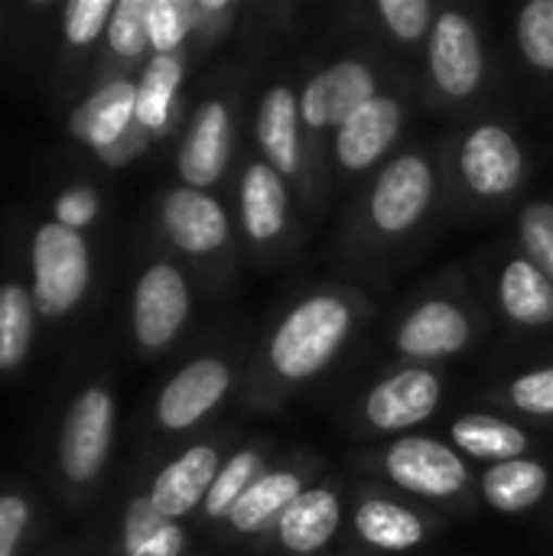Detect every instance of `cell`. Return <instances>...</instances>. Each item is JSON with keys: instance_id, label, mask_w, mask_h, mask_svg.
Segmentation results:
<instances>
[{"instance_id": "31", "label": "cell", "mask_w": 553, "mask_h": 556, "mask_svg": "<svg viewBox=\"0 0 553 556\" xmlns=\"http://www.w3.org/2000/svg\"><path fill=\"white\" fill-rule=\"evenodd\" d=\"M257 469H261L257 453H238V456L218 472V479H215V485H212V492H209V498H205V511H209L212 518L228 515V511L235 508V502L254 485L251 479H254Z\"/></svg>"}, {"instance_id": "30", "label": "cell", "mask_w": 553, "mask_h": 556, "mask_svg": "<svg viewBox=\"0 0 553 556\" xmlns=\"http://www.w3.org/2000/svg\"><path fill=\"white\" fill-rule=\"evenodd\" d=\"M192 26V7L183 0H147V36L160 52H173Z\"/></svg>"}, {"instance_id": "8", "label": "cell", "mask_w": 553, "mask_h": 556, "mask_svg": "<svg viewBox=\"0 0 553 556\" xmlns=\"http://www.w3.org/2000/svg\"><path fill=\"white\" fill-rule=\"evenodd\" d=\"M430 68L437 85L453 98H466L479 88L482 46L476 26L463 13H443L437 20L430 42Z\"/></svg>"}, {"instance_id": "6", "label": "cell", "mask_w": 553, "mask_h": 556, "mask_svg": "<svg viewBox=\"0 0 553 556\" xmlns=\"http://www.w3.org/2000/svg\"><path fill=\"white\" fill-rule=\"evenodd\" d=\"M433 195V173L420 156H398L378 179L372 218L381 231L398 235L420 222Z\"/></svg>"}, {"instance_id": "28", "label": "cell", "mask_w": 553, "mask_h": 556, "mask_svg": "<svg viewBox=\"0 0 553 556\" xmlns=\"http://www.w3.org/2000/svg\"><path fill=\"white\" fill-rule=\"evenodd\" d=\"M33 339V300L23 287H0V368H16Z\"/></svg>"}, {"instance_id": "32", "label": "cell", "mask_w": 553, "mask_h": 556, "mask_svg": "<svg viewBox=\"0 0 553 556\" xmlns=\"http://www.w3.org/2000/svg\"><path fill=\"white\" fill-rule=\"evenodd\" d=\"M111 49L121 55H140L150 42L147 36V0H121L114 3L111 23H108Z\"/></svg>"}, {"instance_id": "10", "label": "cell", "mask_w": 553, "mask_h": 556, "mask_svg": "<svg viewBox=\"0 0 553 556\" xmlns=\"http://www.w3.org/2000/svg\"><path fill=\"white\" fill-rule=\"evenodd\" d=\"M228 368L215 358H199L186 365L160 394L156 414L160 424L169 430H186L196 420H202L228 391Z\"/></svg>"}, {"instance_id": "26", "label": "cell", "mask_w": 553, "mask_h": 556, "mask_svg": "<svg viewBox=\"0 0 553 556\" xmlns=\"http://www.w3.org/2000/svg\"><path fill=\"white\" fill-rule=\"evenodd\" d=\"M359 534L381 551H407L424 541V528L417 515L391 502H365L355 515Z\"/></svg>"}, {"instance_id": "13", "label": "cell", "mask_w": 553, "mask_h": 556, "mask_svg": "<svg viewBox=\"0 0 553 556\" xmlns=\"http://www.w3.org/2000/svg\"><path fill=\"white\" fill-rule=\"evenodd\" d=\"M218 453L212 446H192L186 450L176 463H169L150 492V502L166 515V518H183L192 511L202 498H209L215 479H218Z\"/></svg>"}, {"instance_id": "39", "label": "cell", "mask_w": 553, "mask_h": 556, "mask_svg": "<svg viewBox=\"0 0 553 556\" xmlns=\"http://www.w3.org/2000/svg\"><path fill=\"white\" fill-rule=\"evenodd\" d=\"M140 137H134V130H127L117 143H111L108 150H101V156H104V163H124V160H130V153L134 150H140Z\"/></svg>"}, {"instance_id": "16", "label": "cell", "mask_w": 553, "mask_h": 556, "mask_svg": "<svg viewBox=\"0 0 553 556\" xmlns=\"http://www.w3.org/2000/svg\"><path fill=\"white\" fill-rule=\"evenodd\" d=\"M130 121H137V88L130 81H111L72 114L68 130L78 140L108 150L130 130Z\"/></svg>"}, {"instance_id": "21", "label": "cell", "mask_w": 553, "mask_h": 556, "mask_svg": "<svg viewBox=\"0 0 553 556\" xmlns=\"http://www.w3.org/2000/svg\"><path fill=\"white\" fill-rule=\"evenodd\" d=\"M297 114H300V101L287 88H274L261 104L257 140L271 166L280 173L297 169Z\"/></svg>"}, {"instance_id": "2", "label": "cell", "mask_w": 553, "mask_h": 556, "mask_svg": "<svg viewBox=\"0 0 553 556\" xmlns=\"http://www.w3.org/2000/svg\"><path fill=\"white\" fill-rule=\"evenodd\" d=\"M88 248L78 231L52 222L33 238V303L42 316L68 313L88 287Z\"/></svg>"}, {"instance_id": "37", "label": "cell", "mask_w": 553, "mask_h": 556, "mask_svg": "<svg viewBox=\"0 0 553 556\" xmlns=\"http://www.w3.org/2000/svg\"><path fill=\"white\" fill-rule=\"evenodd\" d=\"M95 212H98V199H95V192L85 189V186L68 189V192L59 195V202H55L59 225H65V228H72V231L85 228V225L95 218Z\"/></svg>"}, {"instance_id": "20", "label": "cell", "mask_w": 553, "mask_h": 556, "mask_svg": "<svg viewBox=\"0 0 553 556\" xmlns=\"http://www.w3.org/2000/svg\"><path fill=\"white\" fill-rule=\"evenodd\" d=\"M241 212H244V228L251 238L267 241L284 228L287 218V192L274 166L254 163L244 173V189H241Z\"/></svg>"}, {"instance_id": "35", "label": "cell", "mask_w": 553, "mask_h": 556, "mask_svg": "<svg viewBox=\"0 0 553 556\" xmlns=\"http://www.w3.org/2000/svg\"><path fill=\"white\" fill-rule=\"evenodd\" d=\"M385 23L401 39H420L430 26V3L427 0H381L378 3Z\"/></svg>"}, {"instance_id": "4", "label": "cell", "mask_w": 553, "mask_h": 556, "mask_svg": "<svg viewBox=\"0 0 553 556\" xmlns=\"http://www.w3.org/2000/svg\"><path fill=\"white\" fill-rule=\"evenodd\" d=\"M385 466H388V476L401 489L427 495V498H447L466 485L463 459L450 446L427 440V437H407L394 443L388 450Z\"/></svg>"}, {"instance_id": "14", "label": "cell", "mask_w": 553, "mask_h": 556, "mask_svg": "<svg viewBox=\"0 0 553 556\" xmlns=\"http://www.w3.org/2000/svg\"><path fill=\"white\" fill-rule=\"evenodd\" d=\"M401 127V108L391 98H372L368 104H362L339 130L336 140V153L342 160V166L349 169H368L398 137Z\"/></svg>"}, {"instance_id": "9", "label": "cell", "mask_w": 553, "mask_h": 556, "mask_svg": "<svg viewBox=\"0 0 553 556\" xmlns=\"http://www.w3.org/2000/svg\"><path fill=\"white\" fill-rule=\"evenodd\" d=\"M460 166H463L466 182L479 195H505L521 182L525 156L508 130L486 124L473 130L469 140L463 143Z\"/></svg>"}, {"instance_id": "22", "label": "cell", "mask_w": 553, "mask_h": 556, "mask_svg": "<svg viewBox=\"0 0 553 556\" xmlns=\"http://www.w3.org/2000/svg\"><path fill=\"white\" fill-rule=\"evenodd\" d=\"M297 495H303V489H300V479L293 472H271V476L257 479L235 502V508L228 511V518H231V525L238 531L251 534V531H261L267 521L280 518L293 505Z\"/></svg>"}, {"instance_id": "17", "label": "cell", "mask_w": 553, "mask_h": 556, "mask_svg": "<svg viewBox=\"0 0 553 556\" xmlns=\"http://www.w3.org/2000/svg\"><path fill=\"white\" fill-rule=\"evenodd\" d=\"M225 163H228V111L225 104L212 101L192 121V130L179 153V173L189 182V189H202L222 176Z\"/></svg>"}, {"instance_id": "18", "label": "cell", "mask_w": 553, "mask_h": 556, "mask_svg": "<svg viewBox=\"0 0 553 556\" xmlns=\"http://www.w3.org/2000/svg\"><path fill=\"white\" fill-rule=\"evenodd\" d=\"M339 518H342V511H339V502L332 492H326V489L303 492L293 498V505L277 521L280 541L293 554H313L336 534Z\"/></svg>"}, {"instance_id": "5", "label": "cell", "mask_w": 553, "mask_h": 556, "mask_svg": "<svg viewBox=\"0 0 553 556\" xmlns=\"http://www.w3.org/2000/svg\"><path fill=\"white\" fill-rule=\"evenodd\" d=\"M186 313H189V290L183 274L169 264H153L140 277L134 293V332L140 345L147 349L166 345L186 323Z\"/></svg>"}, {"instance_id": "27", "label": "cell", "mask_w": 553, "mask_h": 556, "mask_svg": "<svg viewBox=\"0 0 553 556\" xmlns=\"http://www.w3.org/2000/svg\"><path fill=\"white\" fill-rule=\"evenodd\" d=\"M179 78H183V65L173 52H160L150 59L137 85V124L143 130H160L166 124Z\"/></svg>"}, {"instance_id": "33", "label": "cell", "mask_w": 553, "mask_h": 556, "mask_svg": "<svg viewBox=\"0 0 553 556\" xmlns=\"http://www.w3.org/2000/svg\"><path fill=\"white\" fill-rule=\"evenodd\" d=\"M521 241L531 254V264L553 280V205L538 202L521 215Z\"/></svg>"}, {"instance_id": "25", "label": "cell", "mask_w": 553, "mask_h": 556, "mask_svg": "<svg viewBox=\"0 0 553 556\" xmlns=\"http://www.w3.org/2000/svg\"><path fill=\"white\" fill-rule=\"evenodd\" d=\"M183 544H186L183 531L150 498H137L127 508V521H124L127 556H179Z\"/></svg>"}, {"instance_id": "19", "label": "cell", "mask_w": 553, "mask_h": 556, "mask_svg": "<svg viewBox=\"0 0 553 556\" xmlns=\"http://www.w3.org/2000/svg\"><path fill=\"white\" fill-rule=\"evenodd\" d=\"M502 306L515 323L544 326L553 319V280L531 261H512L502 274Z\"/></svg>"}, {"instance_id": "1", "label": "cell", "mask_w": 553, "mask_h": 556, "mask_svg": "<svg viewBox=\"0 0 553 556\" xmlns=\"http://www.w3.org/2000/svg\"><path fill=\"white\" fill-rule=\"evenodd\" d=\"M345 332L349 309L336 296H313L280 323L271 345L274 368L284 378H310L336 355Z\"/></svg>"}, {"instance_id": "38", "label": "cell", "mask_w": 553, "mask_h": 556, "mask_svg": "<svg viewBox=\"0 0 553 556\" xmlns=\"http://www.w3.org/2000/svg\"><path fill=\"white\" fill-rule=\"evenodd\" d=\"M26 528V505L16 495L0 498V556H13L20 534Z\"/></svg>"}, {"instance_id": "7", "label": "cell", "mask_w": 553, "mask_h": 556, "mask_svg": "<svg viewBox=\"0 0 553 556\" xmlns=\"http://www.w3.org/2000/svg\"><path fill=\"white\" fill-rule=\"evenodd\" d=\"M375 94V75L362 62H339L319 72L300 101V114L310 127H342Z\"/></svg>"}, {"instance_id": "24", "label": "cell", "mask_w": 553, "mask_h": 556, "mask_svg": "<svg viewBox=\"0 0 553 556\" xmlns=\"http://www.w3.org/2000/svg\"><path fill=\"white\" fill-rule=\"evenodd\" d=\"M453 443H460L466 453L479 459H495V463H512L521 459L528 450V437L489 414H469L453 424Z\"/></svg>"}, {"instance_id": "23", "label": "cell", "mask_w": 553, "mask_h": 556, "mask_svg": "<svg viewBox=\"0 0 553 556\" xmlns=\"http://www.w3.org/2000/svg\"><path fill=\"white\" fill-rule=\"evenodd\" d=\"M486 498L499 511H525L541 502L548 492V469L531 459H512L499 463L495 469L486 472Z\"/></svg>"}, {"instance_id": "3", "label": "cell", "mask_w": 553, "mask_h": 556, "mask_svg": "<svg viewBox=\"0 0 553 556\" xmlns=\"http://www.w3.org/2000/svg\"><path fill=\"white\" fill-rule=\"evenodd\" d=\"M111 430L114 401L104 391L91 388L68 407L59 440V463L72 482H91L98 476L111 450Z\"/></svg>"}, {"instance_id": "15", "label": "cell", "mask_w": 553, "mask_h": 556, "mask_svg": "<svg viewBox=\"0 0 553 556\" xmlns=\"http://www.w3.org/2000/svg\"><path fill=\"white\" fill-rule=\"evenodd\" d=\"M466 342H469L466 313H460L453 303H443V300H433L414 309L398 332L401 352L414 358H443V355L460 352Z\"/></svg>"}, {"instance_id": "36", "label": "cell", "mask_w": 553, "mask_h": 556, "mask_svg": "<svg viewBox=\"0 0 553 556\" xmlns=\"http://www.w3.org/2000/svg\"><path fill=\"white\" fill-rule=\"evenodd\" d=\"M512 401L515 407H521L525 414H538V417H551L553 414V368L531 371L525 378H518L512 384Z\"/></svg>"}, {"instance_id": "29", "label": "cell", "mask_w": 553, "mask_h": 556, "mask_svg": "<svg viewBox=\"0 0 553 556\" xmlns=\"http://www.w3.org/2000/svg\"><path fill=\"white\" fill-rule=\"evenodd\" d=\"M518 42L531 65L553 72V0H535L521 10Z\"/></svg>"}, {"instance_id": "34", "label": "cell", "mask_w": 553, "mask_h": 556, "mask_svg": "<svg viewBox=\"0 0 553 556\" xmlns=\"http://www.w3.org/2000/svg\"><path fill=\"white\" fill-rule=\"evenodd\" d=\"M114 3L111 0H72L65 7V39L75 46H88L98 33L111 23Z\"/></svg>"}, {"instance_id": "12", "label": "cell", "mask_w": 553, "mask_h": 556, "mask_svg": "<svg viewBox=\"0 0 553 556\" xmlns=\"http://www.w3.org/2000/svg\"><path fill=\"white\" fill-rule=\"evenodd\" d=\"M163 225L176 248L189 254H209L225 244L228 238V218L215 199H209L199 189H176L166 195L163 205Z\"/></svg>"}, {"instance_id": "11", "label": "cell", "mask_w": 553, "mask_h": 556, "mask_svg": "<svg viewBox=\"0 0 553 556\" xmlns=\"http://www.w3.org/2000/svg\"><path fill=\"white\" fill-rule=\"evenodd\" d=\"M437 404H440V381L424 368H411L378 384L368 394L365 414L378 430H404L427 420Z\"/></svg>"}]
</instances>
